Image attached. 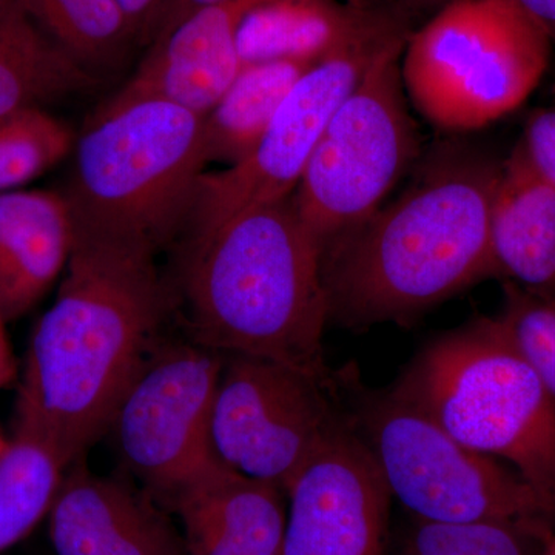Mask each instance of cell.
Segmentation results:
<instances>
[{
	"mask_svg": "<svg viewBox=\"0 0 555 555\" xmlns=\"http://www.w3.org/2000/svg\"><path fill=\"white\" fill-rule=\"evenodd\" d=\"M221 2H224V0H169L153 42L166 38L173 28H177L182 21L188 20L196 11Z\"/></svg>",
	"mask_w": 555,
	"mask_h": 555,
	"instance_id": "83f0119b",
	"label": "cell"
},
{
	"mask_svg": "<svg viewBox=\"0 0 555 555\" xmlns=\"http://www.w3.org/2000/svg\"><path fill=\"white\" fill-rule=\"evenodd\" d=\"M553 47L517 0H451L409 35L401 80L412 109L430 126L470 133L529 100Z\"/></svg>",
	"mask_w": 555,
	"mask_h": 555,
	"instance_id": "8992f818",
	"label": "cell"
},
{
	"mask_svg": "<svg viewBox=\"0 0 555 555\" xmlns=\"http://www.w3.org/2000/svg\"><path fill=\"white\" fill-rule=\"evenodd\" d=\"M543 28L555 46V0H517Z\"/></svg>",
	"mask_w": 555,
	"mask_h": 555,
	"instance_id": "f546056e",
	"label": "cell"
},
{
	"mask_svg": "<svg viewBox=\"0 0 555 555\" xmlns=\"http://www.w3.org/2000/svg\"><path fill=\"white\" fill-rule=\"evenodd\" d=\"M14 2H16V0H0V16H2V14L5 13Z\"/></svg>",
	"mask_w": 555,
	"mask_h": 555,
	"instance_id": "d6a6232c",
	"label": "cell"
},
{
	"mask_svg": "<svg viewBox=\"0 0 555 555\" xmlns=\"http://www.w3.org/2000/svg\"><path fill=\"white\" fill-rule=\"evenodd\" d=\"M401 10L406 13V10H440L441 7L447 5L451 0H396Z\"/></svg>",
	"mask_w": 555,
	"mask_h": 555,
	"instance_id": "4dcf8cb0",
	"label": "cell"
},
{
	"mask_svg": "<svg viewBox=\"0 0 555 555\" xmlns=\"http://www.w3.org/2000/svg\"><path fill=\"white\" fill-rule=\"evenodd\" d=\"M268 0H224L182 21L152 50L109 102L160 100L207 116L243 68L236 36L244 16Z\"/></svg>",
	"mask_w": 555,
	"mask_h": 555,
	"instance_id": "5bb4252c",
	"label": "cell"
},
{
	"mask_svg": "<svg viewBox=\"0 0 555 555\" xmlns=\"http://www.w3.org/2000/svg\"><path fill=\"white\" fill-rule=\"evenodd\" d=\"M73 232L64 193H0V315L7 323L30 312L64 273Z\"/></svg>",
	"mask_w": 555,
	"mask_h": 555,
	"instance_id": "2e32d148",
	"label": "cell"
},
{
	"mask_svg": "<svg viewBox=\"0 0 555 555\" xmlns=\"http://www.w3.org/2000/svg\"><path fill=\"white\" fill-rule=\"evenodd\" d=\"M543 555H555V534L553 531H550V534L546 535L545 554Z\"/></svg>",
	"mask_w": 555,
	"mask_h": 555,
	"instance_id": "1f68e13d",
	"label": "cell"
},
{
	"mask_svg": "<svg viewBox=\"0 0 555 555\" xmlns=\"http://www.w3.org/2000/svg\"><path fill=\"white\" fill-rule=\"evenodd\" d=\"M411 31L406 13L390 10L360 38L313 64L280 105L250 155L236 166L201 177L177 241L210 232L240 211L294 195L339 104L375 57Z\"/></svg>",
	"mask_w": 555,
	"mask_h": 555,
	"instance_id": "9c48e42d",
	"label": "cell"
},
{
	"mask_svg": "<svg viewBox=\"0 0 555 555\" xmlns=\"http://www.w3.org/2000/svg\"><path fill=\"white\" fill-rule=\"evenodd\" d=\"M134 39H155L169 0H118Z\"/></svg>",
	"mask_w": 555,
	"mask_h": 555,
	"instance_id": "4316f807",
	"label": "cell"
},
{
	"mask_svg": "<svg viewBox=\"0 0 555 555\" xmlns=\"http://www.w3.org/2000/svg\"><path fill=\"white\" fill-rule=\"evenodd\" d=\"M550 531L545 521L418 520L397 555H543Z\"/></svg>",
	"mask_w": 555,
	"mask_h": 555,
	"instance_id": "603a6c76",
	"label": "cell"
},
{
	"mask_svg": "<svg viewBox=\"0 0 555 555\" xmlns=\"http://www.w3.org/2000/svg\"><path fill=\"white\" fill-rule=\"evenodd\" d=\"M286 495L283 555H385L392 495L364 438L341 423Z\"/></svg>",
	"mask_w": 555,
	"mask_h": 555,
	"instance_id": "7c38bea8",
	"label": "cell"
},
{
	"mask_svg": "<svg viewBox=\"0 0 555 555\" xmlns=\"http://www.w3.org/2000/svg\"><path fill=\"white\" fill-rule=\"evenodd\" d=\"M502 164L456 138L423 153L397 198L321 250L328 321L401 323L499 275L489 225Z\"/></svg>",
	"mask_w": 555,
	"mask_h": 555,
	"instance_id": "7a4b0ae2",
	"label": "cell"
},
{
	"mask_svg": "<svg viewBox=\"0 0 555 555\" xmlns=\"http://www.w3.org/2000/svg\"><path fill=\"white\" fill-rule=\"evenodd\" d=\"M54 555H188L170 513L139 485L76 460L49 513Z\"/></svg>",
	"mask_w": 555,
	"mask_h": 555,
	"instance_id": "4fadbf2b",
	"label": "cell"
},
{
	"mask_svg": "<svg viewBox=\"0 0 555 555\" xmlns=\"http://www.w3.org/2000/svg\"><path fill=\"white\" fill-rule=\"evenodd\" d=\"M393 9L352 0H268L241 22V65L264 62L317 64L360 38Z\"/></svg>",
	"mask_w": 555,
	"mask_h": 555,
	"instance_id": "ac0fdd59",
	"label": "cell"
},
{
	"mask_svg": "<svg viewBox=\"0 0 555 555\" xmlns=\"http://www.w3.org/2000/svg\"><path fill=\"white\" fill-rule=\"evenodd\" d=\"M364 438L390 495L436 524L555 520V502L392 396L372 404Z\"/></svg>",
	"mask_w": 555,
	"mask_h": 555,
	"instance_id": "ba28073f",
	"label": "cell"
},
{
	"mask_svg": "<svg viewBox=\"0 0 555 555\" xmlns=\"http://www.w3.org/2000/svg\"><path fill=\"white\" fill-rule=\"evenodd\" d=\"M489 233L499 275L528 291L555 287V185L520 142L503 159Z\"/></svg>",
	"mask_w": 555,
	"mask_h": 555,
	"instance_id": "e0dca14e",
	"label": "cell"
},
{
	"mask_svg": "<svg viewBox=\"0 0 555 555\" xmlns=\"http://www.w3.org/2000/svg\"><path fill=\"white\" fill-rule=\"evenodd\" d=\"M73 228L56 299L33 331L16 416V427L47 438L69 465L107 436L173 310L158 251L75 221Z\"/></svg>",
	"mask_w": 555,
	"mask_h": 555,
	"instance_id": "6da1fadb",
	"label": "cell"
},
{
	"mask_svg": "<svg viewBox=\"0 0 555 555\" xmlns=\"http://www.w3.org/2000/svg\"><path fill=\"white\" fill-rule=\"evenodd\" d=\"M224 356L188 339L159 341L120 400L107 436L160 506L217 463L211 411Z\"/></svg>",
	"mask_w": 555,
	"mask_h": 555,
	"instance_id": "30bf717a",
	"label": "cell"
},
{
	"mask_svg": "<svg viewBox=\"0 0 555 555\" xmlns=\"http://www.w3.org/2000/svg\"><path fill=\"white\" fill-rule=\"evenodd\" d=\"M390 396L555 502V397L499 317L430 343Z\"/></svg>",
	"mask_w": 555,
	"mask_h": 555,
	"instance_id": "277c9868",
	"label": "cell"
},
{
	"mask_svg": "<svg viewBox=\"0 0 555 555\" xmlns=\"http://www.w3.org/2000/svg\"><path fill=\"white\" fill-rule=\"evenodd\" d=\"M518 142L535 169L555 185V102L528 116Z\"/></svg>",
	"mask_w": 555,
	"mask_h": 555,
	"instance_id": "484cf974",
	"label": "cell"
},
{
	"mask_svg": "<svg viewBox=\"0 0 555 555\" xmlns=\"http://www.w3.org/2000/svg\"><path fill=\"white\" fill-rule=\"evenodd\" d=\"M408 38L387 46L339 104L292 195L320 250L375 214L422 159L401 80Z\"/></svg>",
	"mask_w": 555,
	"mask_h": 555,
	"instance_id": "52a82bcc",
	"label": "cell"
},
{
	"mask_svg": "<svg viewBox=\"0 0 555 555\" xmlns=\"http://www.w3.org/2000/svg\"><path fill=\"white\" fill-rule=\"evenodd\" d=\"M5 324V318L0 315V389L9 386L17 377L16 358H14L13 349H11Z\"/></svg>",
	"mask_w": 555,
	"mask_h": 555,
	"instance_id": "f1b7e54d",
	"label": "cell"
},
{
	"mask_svg": "<svg viewBox=\"0 0 555 555\" xmlns=\"http://www.w3.org/2000/svg\"><path fill=\"white\" fill-rule=\"evenodd\" d=\"M98 80L20 2L0 16V118L93 89Z\"/></svg>",
	"mask_w": 555,
	"mask_h": 555,
	"instance_id": "d6986e66",
	"label": "cell"
},
{
	"mask_svg": "<svg viewBox=\"0 0 555 555\" xmlns=\"http://www.w3.org/2000/svg\"><path fill=\"white\" fill-rule=\"evenodd\" d=\"M62 50L93 73L122 56L134 40L118 0H17Z\"/></svg>",
	"mask_w": 555,
	"mask_h": 555,
	"instance_id": "7402d4cb",
	"label": "cell"
},
{
	"mask_svg": "<svg viewBox=\"0 0 555 555\" xmlns=\"http://www.w3.org/2000/svg\"><path fill=\"white\" fill-rule=\"evenodd\" d=\"M68 466L47 438L25 427L14 429L0 451V554L49 516Z\"/></svg>",
	"mask_w": 555,
	"mask_h": 555,
	"instance_id": "44dd1931",
	"label": "cell"
},
{
	"mask_svg": "<svg viewBox=\"0 0 555 555\" xmlns=\"http://www.w3.org/2000/svg\"><path fill=\"white\" fill-rule=\"evenodd\" d=\"M284 491L214 463L164 505L177 516L188 555H283Z\"/></svg>",
	"mask_w": 555,
	"mask_h": 555,
	"instance_id": "9a60e30c",
	"label": "cell"
},
{
	"mask_svg": "<svg viewBox=\"0 0 555 555\" xmlns=\"http://www.w3.org/2000/svg\"><path fill=\"white\" fill-rule=\"evenodd\" d=\"M75 134L46 108L0 118V193L46 173L75 149Z\"/></svg>",
	"mask_w": 555,
	"mask_h": 555,
	"instance_id": "cb8c5ba5",
	"label": "cell"
},
{
	"mask_svg": "<svg viewBox=\"0 0 555 555\" xmlns=\"http://www.w3.org/2000/svg\"><path fill=\"white\" fill-rule=\"evenodd\" d=\"M503 326L555 397V297L507 284Z\"/></svg>",
	"mask_w": 555,
	"mask_h": 555,
	"instance_id": "d4e9b609",
	"label": "cell"
},
{
	"mask_svg": "<svg viewBox=\"0 0 555 555\" xmlns=\"http://www.w3.org/2000/svg\"><path fill=\"white\" fill-rule=\"evenodd\" d=\"M338 425L321 379L266 358L224 357L210 434L229 469L287 494Z\"/></svg>",
	"mask_w": 555,
	"mask_h": 555,
	"instance_id": "8fae6325",
	"label": "cell"
},
{
	"mask_svg": "<svg viewBox=\"0 0 555 555\" xmlns=\"http://www.w3.org/2000/svg\"><path fill=\"white\" fill-rule=\"evenodd\" d=\"M204 118L167 101L107 102L75 142L73 221L156 251L175 243L208 164Z\"/></svg>",
	"mask_w": 555,
	"mask_h": 555,
	"instance_id": "5b68a950",
	"label": "cell"
},
{
	"mask_svg": "<svg viewBox=\"0 0 555 555\" xmlns=\"http://www.w3.org/2000/svg\"><path fill=\"white\" fill-rule=\"evenodd\" d=\"M313 64L264 62L246 65L204 118L207 163L233 167L250 155L278 108Z\"/></svg>",
	"mask_w": 555,
	"mask_h": 555,
	"instance_id": "ffe728a7",
	"label": "cell"
},
{
	"mask_svg": "<svg viewBox=\"0 0 555 555\" xmlns=\"http://www.w3.org/2000/svg\"><path fill=\"white\" fill-rule=\"evenodd\" d=\"M169 286L192 341L224 357L278 361L326 382L321 250L292 196L179 240Z\"/></svg>",
	"mask_w": 555,
	"mask_h": 555,
	"instance_id": "3957f363",
	"label": "cell"
}]
</instances>
